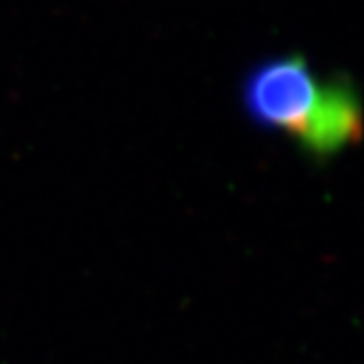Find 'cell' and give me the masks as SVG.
<instances>
[{"label": "cell", "mask_w": 364, "mask_h": 364, "mask_svg": "<svg viewBox=\"0 0 364 364\" xmlns=\"http://www.w3.org/2000/svg\"><path fill=\"white\" fill-rule=\"evenodd\" d=\"M362 119L355 84L347 75H333L323 80L314 106L292 141L307 159L325 163L360 143Z\"/></svg>", "instance_id": "cell-2"}, {"label": "cell", "mask_w": 364, "mask_h": 364, "mask_svg": "<svg viewBox=\"0 0 364 364\" xmlns=\"http://www.w3.org/2000/svg\"><path fill=\"white\" fill-rule=\"evenodd\" d=\"M323 80L299 53L257 62L242 80L244 114L266 132L294 139L318 97Z\"/></svg>", "instance_id": "cell-1"}]
</instances>
